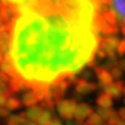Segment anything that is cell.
Listing matches in <instances>:
<instances>
[{
	"instance_id": "6da1fadb",
	"label": "cell",
	"mask_w": 125,
	"mask_h": 125,
	"mask_svg": "<svg viewBox=\"0 0 125 125\" xmlns=\"http://www.w3.org/2000/svg\"><path fill=\"white\" fill-rule=\"evenodd\" d=\"M7 53L13 77L30 89L45 87L81 71L95 57L100 29L68 10L65 0L15 14Z\"/></svg>"
},
{
	"instance_id": "7a4b0ae2",
	"label": "cell",
	"mask_w": 125,
	"mask_h": 125,
	"mask_svg": "<svg viewBox=\"0 0 125 125\" xmlns=\"http://www.w3.org/2000/svg\"><path fill=\"white\" fill-rule=\"evenodd\" d=\"M77 104L75 100H61L56 104V108L59 115L68 121L74 117Z\"/></svg>"
},
{
	"instance_id": "3957f363",
	"label": "cell",
	"mask_w": 125,
	"mask_h": 125,
	"mask_svg": "<svg viewBox=\"0 0 125 125\" xmlns=\"http://www.w3.org/2000/svg\"><path fill=\"white\" fill-rule=\"evenodd\" d=\"M108 3L116 15L117 24L121 27L125 26V0H108Z\"/></svg>"
},
{
	"instance_id": "277c9868",
	"label": "cell",
	"mask_w": 125,
	"mask_h": 125,
	"mask_svg": "<svg viewBox=\"0 0 125 125\" xmlns=\"http://www.w3.org/2000/svg\"><path fill=\"white\" fill-rule=\"evenodd\" d=\"M74 84H75V91L81 96L89 95V94H91L97 89V85L95 83L89 82L83 78L75 80Z\"/></svg>"
},
{
	"instance_id": "5b68a950",
	"label": "cell",
	"mask_w": 125,
	"mask_h": 125,
	"mask_svg": "<svg viewBox=\"0 0 125 125\" xmlns=\"http://www.w3.org/2000/svg\"><path fill=\"white\" fill-rule=\"evenodd\" d=\"M94 72H95L97 78L99 79V85H98L99 88L104 89V87L112 83L113 78L105 68L101 67V66H96V67H94Z\"/></svg>"
},
{
	"instance_id": "8992f818",
	"label": "cell",
	"mask_w": 125,
	"mask_h": 125,
	"mask_svg": "<svg viewBox=\"0 0 125 125\" xmlns=\"http://www.w3.org/2000/svg\"><path fill=\"white\" fill-rule=\"evenodd\" d=\"M92 113H93L92 106L88 104L81 103V104H77V106H76L75 113H74V118H75L77 123H83V121L86 118H88Z\"/></svg>"
},
{
	"instance_id": "52a82bcc",
	"label": "cell",
	"mask_w": 125,
	"mask_h": 125,
	"mask_svg": "<svg viewBox=\"0 0 125 125\" xmlns=\"http://www.w3.org/2000/svg\"><path fill=\"white\" fill-rule=\"evenodd\" d=\"M124 86H125V83L124 81H116L115 83H111L110 85L104 87L103 89V91L112 98V99H116L118 100L121 95L123 94V89H124Z\"/></svg>"
},
{
	"instance_id": "ba28073f",
	"label": "cell",
	"mask_w": 125,
	"mask_h": 125,
	"mask_svg": "<svg viewBox=\"0 0 125 125\" xmlns=\"http://www.w3.org/2000/svg\"><path fill=\"white\" fill-rule=\"evenodd\" d=\"M21 102H22V104L29 107V106L35 105L39 101L36 97V94H35L34 90L33 89H28V91L23 94Z\"/></svg>"
},
{
	"instance_id": "9c48e42d",
	"label": "cell",
	"mask_w": 125,
	"mask_h": 125,
	"mask_svg": "<svg viewBox=\"0 0 125 125\" xmlns=\"http://www.w3.org/2000/svg\"><path fill=\"white\" fill-rule=\"evenodd\" d=\"M43 107L42 105H32V106H29L28 109L25 111L26 112V116L28 119L30 120H33V121H37L38 118L40 117L41 113L42 112Z\"/></svg>"
},
{
	"instance_id": "30bf717a",
	"label": "cell",
	"mask_w": 125,
	"mask_h": 125,
	"mask_svg": "<svg viewBox=\"0 0 125 125\" xmlns=\"http://www.w3.org/2000/svg\"><path fill=\"white\" fill-rule=\"evenodd\" d=\"M97 104L103 107H111L112 105V98L106 93H101L97 98Z\"/></svg>"
},
{
	"instance_id": "8fae6325",
	"label": "cell",
	"mask_w": 125,
	"mask_h": 125,
	"mask_svg": "<svg viewBox=\"0 0 125 125\" xmlns=\"http://www.w3.org/2000/svg\"><path fill=\"white\" fill-rule=\"evenodd\" d=\"M52 118L53 117H52V111H51V109L43 108L42 112L41 113L40 117L37 120L38 125H48Z\"/></svg>"
},
{
	"instance_id": "7c38bea8",
	"label": "cell",
	"mask_w": 125,
	"mask_h": 125,
	"mask_svg": "<svg viewBox=\"0 0 125 125\" xmlns=\"http://www.w3.org/2000/svg\"><path fill=\"white\" fill-rule=\"evenodd\" d=\"M4 105H5L9 110H15V109H18V108L21 107L22 102H21L17 97L11 95V96L7 97Z\"/></svg>"
},
{
	"instance_id": "4fadbf2b",
	"label": "cell",
	"mask_w": 125,
	"mask_h": 125,
	"mask_svg": "<svg viewBox=\"0 0 125 125\" xmlns=\"http://www.w3.org/2000/svg\"><path fill=\"white\" fill-rule=\"evenodd\" d=\"M103 43H104L106 46H108L109 48L113 49V50H117V47H118V44L120 42L119 39L113 35V36H109V37H105V39L102 40L101 41Z\"/></svg>"
},
{
	"instance_id": "5bb4252c",
	"label": "cell",
	"mask_w": 125,
	"mask_h": 125,
	"mask_svg": "<svg viewBox=\"0 0 125 125\" xmlns=\"http://www.w3.org/2000/svg\"><path fill=\"white\" fill-rule=\"evenodd\" d=\"M97 112L103 118V120H108L116 111L114 109L110 108V107H103V106H100V107H98Z\"/></svg>"
},
{
	"instance_id": "9a60e30c",
	"label": "cell",
	"mask_w": 125,
	"mask_h": 125,
	"mask_svg": "<svg viewBox=\"0 0 125 125\" xmlns=\"http://www.w3.org/2000/svg\"><path fill=\"white\" fill-rule=\"evenodd\" d=\"M103 124H104V120L99 115L98 112H93L85 123V125H103Z\"/></svg>"
},
{
	"instance_id": "2e32d148",
	"label": "cell",
	"mask_w": 125,
	"mask_h": 125,
	"mask_svg": "<svg viewBox=\"0 0 125 125\" xmlns=\"http://www.w3.org/2000/svg\"><path fill=\"white\" fill-rule=\"evenodd\" d=\"M99 15H102V16L104 17V19L107 23H109V24H111V25H117V18H116V15H115V13L111 10V8H110L109 10L104 12L103 14H99Z\"/></svg>"
},
{
	"instance_id": "e0dca14e",
	"label": "cell",
	"mask_w": 125,
	"mask_h": 125,
	"mask_svg": "<svg viewBox=\"0 0 125 125\" xmlns=\"http://www.w3.org/2000/svg\"><path fill=\"white\" fill-rule=\"evenodd\" d=\"M6 125H22L19 114H10L7 117Z\"/></svg>"
},
{
	"instance_id": "ac0fdd59",
	"label": "cell",
	"mask_w": 125,
	"mask_h": 125,
	"mask_svg": "<svg viewBox=\"0 0 125 125\" xmlns=\"http://www.w3.org/2000/svg\"><path fill=\"white\" fill-rule=\"evenodd\" d=\"M122 71H123V70L117 65V62H116V64L110 69V75L112 76L113 79L118 80V79H120L121 76H122Z\"/></svg>"
},
{
	"instance_id": "d6986e66",
	"label": "cell",
	"mask_w": 125,
	"mask_h": 125,
	"mask_svg": "<svg viewBox=\"0 0 125 125\" xmlns=\"http://www.w3.org/2000/svg\"><path fill=\"white\" fill-rule=\"evenodd\" d=\"M0 93L3 94V95H5V96H7V97L13 95V94L11 93V91H10V89H9L8 84L5 83V82H2V81H0Z\"/></svg>"
},
{
	"instance_id": "ffe728a7",
	"label": "cell",
	"mask_w": 125,
	"mask_h": 125,
	"mask_svg": "<svg viewBox=\"0 0 125 125\" xmlns=\"http://www.w3.org/2000/svg\"><path fill=\"white\" fill-rule=\"evenodd\" d=\"M117 53L119 55H123L125 53V39L120 41V42L118 44V47H117Z\"/></svg>"
},
{
	"instance_id": "44dd1931",
	"label": "cell",
	"mask_w": 125,
	"mask_h": 125,
	"mask_svg": "<svg viewBox=\"0 0 125 125\" xmlns=\"http://www.w3.org/2000/svg\"><path fill=\"white\" fill-rule=\"evenodd\" d=\"M10 115V110L7 107L0 106V118H7Z\"/></svg>"
},
{
	"instance_id": "7402d4cb",
	"label": "cell",
	"mask_w": 125,
	"mask_h": 125,
	"mask_svg": "<svg viewBox=\"0 0 125 125\" xmlns=\"http://www.w3.org/2000/svg\"><path fill=\"white\" fill-rule=\"evenodd\" d=\"M11 79V76L6 74L5 72H2V71H0V81H2V82H5V83H9Z\"/></svg>"
},
{
	"instance_id": "603a6c76",
	"label": "cell",
	"mask_w": 125,
	"mask_h": 125,
	"mask_svg": "<svg viewBox=\"0 0 125 125\" xmlns=\"http://www.w3.org/2000/svg\"><path fill=\"white\" fill-rule=\"evenodd\" d=\"M3 1H5V2H7L8 4H10V5H13V6H17V5H19V4H21L24 0H3Z\"/></svg>"
},
{
	"instance_id": "cb8c5ba5",
	"label": "cell",
	"mask_w": 125,
	"mask_h": 125,
	"mask_svg": "<svg viewBox=\"0 0 125 125\" xmlns=\"http://www.w3.org/2000/svg\"><path fill=\"white\" fill-rule=\"evenodd\" d=\"M48 125H63V123L61 122V120H60L59 118H57V117H53V118L51 119V121L49 122Z\"/></svg>"
},
{
	"instance_id": "d4e9b609",
	"label": "cell",
	"mask_w": 125,
	"mask_h": 125,
	"mask_svg": "<svg viewBox=\"0 0 125 125\" xmlns=\"http://www.w3.org/2000/svg\"><path fill=\"white\" fill-rule=\"evenodd\" d=\"M6 99H7V96H5V95H3V94L0 93V106H3L5 104Z\"/></svg>"
},
{
	"instance_id": "484cf974",
	"label": "cell",
	"mask_w": 125,
	"mask_h": 125,
	"mask_svg": "<svg viewBox=\"0 0 125 125\" xmlns=\"http://www.w3.org/2000/svg\"><path fill=\"white\" fill-rule=\"evenodd\" d=\"M117 65H118L122 70L125 71V59H120V60H118V61H117Z\"/></svg>"
},
{
	"instance_id": "4316f807",
	"label": "cell",
	"mask_w": 125,
	"mask_h": 125,
	"mask_svg": "<svg viewBox=\"0 0 125 125\" xmlns=\"http://www.w3.org/2000/svg\"><path fill=\"white\" fill-rule=\"evenodd\" d=\"M118 115H119L120 118H122V119L125 120V107H122V108L119 109V111H118Z\"/></svg>"
},
{
	"instance_id": "83f0119b",
	"label": "cell",
	"mask_w": 125,
	"mask_h": 125,
	"mask_svg": "<svg viewBox=\"0 0 125 125\" xmlns=\"http://www.w3.org/2000/svg\"><path fill=\"white\" fill-rule=\"evenodd\" d=\"M82 78L88 81V79H91V78H92L91 72H89V71H87V72H84V73H83V75H82Z\"/></svg>"
},
{
	"instance_id": "f1b7e54d",
	"label": "cell",
	"mask_w": 125,
	"mask_h": 125,
	"mask_svg": "<svg viewBox=\"0 0 125 125\" xmlns=\"http://www.w3.org/2000/svg\"><path fill=\"white\" fill-rule=\"evenodd\" d=\"M112 125H125V120H124V119H122V118H121V119H119V118H118V119H117V120H116Z\"/></svg>"
},
{
	"instance_id": "f546056e",
	"label": "cell",
	"mask_w": 125,
	"mask_h": 125,
	"mask_svg": "<svg viewBox=\"0 0 125 125\" xmlns=\"http://www.w3.org/2000/svg\"><path fill=\"white\" fill-rule=\"evenodd\" d=\"M24 125H38V123H36V122H35V121H33V120L28 119Z\"/></svg>"
},
{
	"instance_id": "4dcf8cb0",
	"label": "cell",
	"mask_w": 125,
	"mask_h": 125,
	"mask_svg": "<svg viewBox=\"0 0 125 125\" xmlns=\"http://www.w3.org/2000/svg\"><path fill=\"white\" fill-rule=\"evenodd\" d=\"M3 23V18H2V14H1V9H0V24Z\"/></svg>"
},
{
	"instance_id": "1f68e13d",
	"label": "cell",
	"mask_w": 125,
	"mask_h": 125,
	"mask_svg": "<svg viewBox=\"0 0 125 125\" xmlns=\"http://www.w3.org/2000/svg\"><path fill=\"white\" fill-rule=\"evenodd\" d=\"M121 32H122V34L125 36V26H123V27H122V29H121Z\"/></svg>"
},
{
	"instance_id": "d6a6232c",
	"label": "cell",
	"mask_w": 125,
	"mask_h": 125,
	"mask_svg": "<svg viewBox=\"0 0 125 125\" xmlns=\"http://www.w3.org/2000/svg\"><path fill=\"white\" fill-rule=\"evenodd\" d=\"M123 94L125 95V86H124V89H123Z\"/></svg>"
},
{
	"instance_id": "836d02e7",
	"label": "cell",
	"mask_w": 125,
	"mask_h": 125,
	"mask_svg": "<svg viewBox=\"0 0 125 125\" xmlns=\"http://www.w3.org/2000/svg\"><path fill=\"white\" fill-rule=\"evenodd\" d=\"M67 125H74V124H72V123H70V122H69V123H68Z\"/></svg>"
},
{
	"instance_id": "e575fe53",
	"label": "cell",
	"mask_w": 125,
	"mask_h": 125,
	"mask_svg": "<svg viewBox=\"0 0 125 125\" xmlns=\"http://www.w3.org/2000/svg\"><path fill=\"white\" fill-rule=\"evenodd\" d=\"M78 125H85V124H83V123H78Z\"/></svg>"
},
{
	"instance_id": "d590c367",
	"label": "cell",
	"mask_w": 125,
	"mask_h": 125,
	"mask_svg": "<svg viewBox=\"0 0 125 125\" xmlns=\"http://www.w3.org/2000/svg\"><path fill=\"white\" fill-rule=\"evenodd\" d=\"M0 34H1V28H0Z\"/></svg>"
},
{
	"instance_id": "8d00e7d4",
	"label": "cell",
	"mask_w": 125,
	"mask_h": 125,
	"mask_svg": "<svg viewBox=\"0 0 125 125\" xmlns=\"http://www.w3.org/2000/svg\"><path fill=\"white\" fill-rule=\"evenodd\" d=\"M103 125H109V124H103Z\"/></svg>"
},
{
	"instance_id": "74e56055",
	"label": "cell",
	"mask_w": 125,
	"mask_h": 125,
	"mask_svg": "<svg viewBox=\"0 0 125 125\" xmlns=\"http://www.w3.org/2000/svg\"><path fill=\"white\" fill-rule=\"evenodd\" d=\"M124 103H125V100H124Z\"/></svg>"
}]
</instances>
